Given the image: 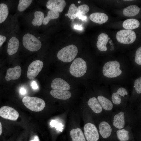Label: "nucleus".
Segmentation results:
<instances>
[{
  "instance_id": "obj_4",
  "label": "nucleus",
  "mask_w": 141,
  "mask_h": 141,
  "mask_svg": "<svg viewBox=\"0 0 141 141\" xmlns=\"http://www.w3.org/2000/svg\"><path fill=\"white\" fill-rule=\"evenodd\" d=\"M78 50L74 45H70L65 47L58 52L57 57L60 60L65 62L72 61L77 55Z\"/></svg>"
},
{
  "instance_id": "obj_24",
  "label": "nucleus",
  "mask_w": 141,
  "mask_h": 141,
  "mask_svg": "<svg viewBox=\"0 0 141 141\" xmlns=\"http://www.w3.org/2000/svg\"><path fill=\"white\" fill-rule=\"evenodd\" d=\"M70 134L72 141H86L83 132L80 128L72 130Z\"/></svg>"
},
{
  "instance_id": "obj_2",
  "label": "nucleus",
  "mask_w": 141,
  "mask_h": 141,
  "mask_svg": "<svg viewBox=\"0 0 141 141\" xmlns=\"http://www.w3.org/2000/svg\"><path fill=\"white\" fill-rule=\"evenodd\" d=\"M22 16L28 29L33 31L42 25L45 17L43 11L36 9L31 10Z\"/></svg>"
},
{
  "instance_id": "obj_26",
  "label": "nucleus",
  "mask_w": 141,
  "mask_h": 141,
  "mask_svg": "<svg viewBox=\"0 0 141 141\" xmlns=\"http://www.w3.org/2000/svg\"><path fill=\"white\" fill-rule=\"evenodd\" d=\"M140 25L139 21L134 19L125 20L123 22V27L126 30H131L138 28Z\"/></svg>"
},
{
  "instance_id": "obj_5",
  "label": "nucleus",
  "mask_w": 141,
  "mask_h": 141,
  "mask_svg": "<svg viewBox=\"0 0 141 141\" xmlns=\"http://www.w3.org/2000/svg\"><path fill=\"white\" fill-rule=\"evenodd\" d=\"M22 102L27 108L35 112L41 111L45 106V101L38 97L25 96L23 98Z\"/></svg>"
},
{
  "instance_id": "obj_10",
  "label": "nucleus",
  "mask_w": 141,
  "mask_h": 141,
  "mask_svg": "<svg viewBox=\"0 0 141 141\" xmlns=\"http://www.w3.org/2000/svg\"><path fill=\"white\" fill-rule=\"evenodd\" d=\"M43 63L41 60H36L29 65L27 73V78L30 79L35 78L41 70L43 66Z\"/></svg>"
},
{
  "instance_id": "obj_6",
  "label": "nucleus",
  "mask_w": 141,
  "mask_h": 141,
  "mask_svg": "<svg viewBox=\"0 0 141 141\" xmlns=\"http://www.w3.org/2000/svg\"><path fill=\"white\" fill-rule=\"evenodd\" d=\"M87 69L86 62L81 58H78L73 61L70 66L69 72L73 76L76 77L83 76Z\"/></svg>"
},
{
  "instance_id": "obj_18",
  "label": "nucleus",
  "mask_w": 141,
  "mask_h": 141,
  "mask_svg": "<svg viewBox=\"0 0 141 141\" xmlns=\"http://www.w3.org/2000/svg\"><path fill=\"white\" fill-rule=\"evenodd\" d=\"M50 93L54 98L63 100L68 99L71 96L70 92L67 90L53 89L50 91Z\"/></svg>"
},
{
  "instance_id": "obj_9",
  "label": "nucleus",
  "mask_w": 141,
  "mask_h": 141,
  "mask_svg": "<svg viewBox=\"0 0 141 141\" xmlns=\"http://www.w3.org/2000/svg\"><path fill=\"white\" fill-rule=\"evenodd\" d=\"M84 134L87 141H97L99 136L96 126L91 123H88L84 126Z\"/></svg>"
},
{
  "instance_id": "obj_22",
  "label": "nucleus",
  "mask_w": 141,
  "mask_h": 141,
  "mask_svg": "<svg viewBox=\"0 0 141 141\" xmlns=\"http://www.w3.org/2000/svg\"><path fill=\"white\" fill-rule=\"evenodd\" d=\"M127 94V92L125 89L120 88L116 92L113 93L112 95L111 99L113 103L116 105L120 104L121 102V97H124L125 95Z\"/></svg>"
},
{
  "instance_id": "obj_43",
  "label": "nucleus",
  "mask_w": 141,
  "mask_h": 141,
  "mask_svg": "<svg viewBox=\"0 0 141 141\" xmlns=\"http://www.w3.org/2000/svg\"><path fill=\"white\" fill-rule=\"evenodd\" d=\"M112 40H110V41H109V43H110V44L111 45H113V43H112Z\"/></svg>"
},
{
  "instance_id": "obj_25",
  "label": "nucleus",
  "mask_w": 141,
  "mask_h": 141,
  "mask_svg": "<svg viewBox=\"0 0 141 141\" xmlns=\"http://www.w3.org/2000/svg\"><path fill=\"white\" fill-rule=\"evenodd\" d=\"M140 8L136 5H131L124 8L123 14L125 16L131 17L137 15L139 12Z\"/></svg>"
},
{
  "instance_id": "obj_7",
  "label": "nucleus",
  "mask_w": 141,
  "mask_h": 141,
  "mask_svg": "<svg viewBox=\"0 0 141 141\" xmlns=\"http://www.w3.org/2000/svg\"><path fill=\"white\" fill-rule=\"evenodd\" d=\"M120 67L119 63L116 61L107 62L105 64L103 68V75L110 78L119 76L122 73Z\"/></svg>"
},
{
  "instance_id": "obj_28",
  "label": "nucleus",
  "mask_w": 141,
  "mask_h": 141,
  "mask_svg": "<svg viewBox=\"0 0 141 141\" xmlns=\"http://www.w3.org/2000/svg\"><path fill=\"white\" fill-rule=\"evenodd\" d=\"M60 15L59 13L51 10H49L46 16L44 17L43 22V24L44 25H47L51 20L58 18Z\"/></svg>"
},
{
  "instance_id": "obj_30",
  "label": "nucleus",
  "mask_w": 141,
  "mask_h": 141,
  "mask_svg": "<svg viewBox=\"0 0 141 141\" xmlns=\"http://www.w3.org/2000/svg\"><path fill=\"white\" fill-rule=\"evenodd\" d=\"M78 11L77 7L74 3L70 6L68 12V16L71 19L73 20L77 17Z\"/></svg>"
},
{
  "instance_id": "obj_37",
  "label": "nucleus",
  "mask_w": 141,
  "mask_h": 141,
  "mask_svg": "<svg viewBox=\"0 0 141 141\" xmlns=\"http://www.w3.org/2000/svg\"><path fill=\"white\" fill-rule=\"evenodd\" d=\"M20 93L22 95H24L26 93V90L24 88H21L20 90Z\"/></svg>"
},
{
  "instance_id": "obj_46",
  "label": "nucleus",
  "mask_w": 141,
  "mask_h": 141,
  "mask_svg": "<svg viewBox=\"0 0 141 141\" xmlns=\"http://www.w3.org/2000/svg\"><path fill=\"white\" fill-rule=\"evenodd\" d=\"M110 39V38H109V39Z\"/></svg>"
},
{
  "instance_id": "obj_32",
  "label": "nucleus",
  "mask_w": 141,
  "mask_h": 141,
  "mask_svg": "<svg viewBox=\"0 0 141 141\" xmlns=\"http://www.w3.org/2000/svg\"><path fill=\"white\" fill-rule=\"evenodd\" d=\"M134 87L137 93L138 94L141 93V77L137 79L134 82Z\"/></svg>"
},
{
  "instance_id": "obj_12",
  "label": "nucleus",
  "mask_w": 141,
  "mask_h": 141,
  "mask_svg": "<svg viewBox=\"0 0 141 141\" xmlns=\"http://www.w3.org/2000/svg\"><path fill=\"white\" fill-rule=\"evenodd\" d=\"M19 116L17 111L11 107L4 106L0 108V116L4 119L16 121Z\"/></svg>"
},
{
  "instance_id": "obj_13",
  "label": "nucleus",
  "mask_w": 141,
  "mask_h": 141,
  "mask_svg": "<svg viewBox=\"0 0 141 141\" xmlns=\"http://www.w3.org/2000/svg\"><path fill=\"white\" fill-rule=\"evenodd\" d=\"M66 5L64 0H49L46 3L47 8L58 13L62 12Z\"/></svg>"
},
{
  "instance_id": "obj_14",
  "label": "nucleus",
  "mask_w": 141,
  "mask_h": 141,
  "mask_svg": "<svg viewBox=\"0 0 141 141\" xmlns=\"http://www.w3.org/2000/svg\"><path fill=\"white\" fill-rule=\"evenodd\" d=\"M33 0H19L17 1L16 13L14 15L17 18L22 15L24 11L33 4Z\"/></svg>"
},
{
  "instance_id": "obj_38",
  "label": "nucleus",
  "mask_w": 141,
  "mask_h": 141,
  "mask_svg": "<svg viewBox=\"0 0 141 141\" xmlns=\"http://www.w3.org/2000/svg\"><path fill=\"white\" fill-rule=\"evenodd\" d=\"M78 17L80 19H81L82 20H85L87 18V17L85 16H84L82 15L78 14Z\"/></svg>"
},
{
  "instance_id": "obj_29",
  "label": "nucleus",
  "mask_w": 141,
  "mask_h": 141,
  "mask_svg": "<svg viewBox=\"0 0 141 141\" xmlns=\"http://www.w3.org/2000/svg\"><path fill=\"white\" fill-rule=\"evenodd\" d=\"M129 132L124 129L118 130L116 131L117 137L120 141H126L129 139Z\"/></svg>"
},
{
  "instance_id": "obj_19",
  "label": "nucleus",
  "mask_w": 141,
  "mask_h": 141,
  "mask_svg": "<svg viewBox=\"0 0 141 141\" xmlns=\"http://www.w3.org/2000/svg\"><path fill=\"white\" fill-rule=\"evenodd\" d=\"M125 116L123 112L121 111L115 115L114 117L113 125L118 129H122L125 125Z\"/></svg>"
},
{
  "instance_id": "obj_11",
  "label": "nucleus",
  "mask_w": 141,
  "mask_h": 141,
  "mask_svg": "<svg viewBox=\"0 0 141 141\" xmlns=\"http://www.w3.org/2000/svg\"><path fill=\"white\" fill-rule=\"evenodd\" d=\"M17 1H10L8 4L0 3V24L4 22L9 16L10 11L15 6Z\"/></svg>"
},
{
  "instance_id": "obj_20",
  "label": "nucleus",
  "mask_w": 141,
  "mask_h": 141,
  "mask_svg": "<svg viewBox=\"0 0 141 141\" xmlns=\"http://www.w3.org/2000/svg\"><path fill=\"white\" fill-rule=\"evenodd\" d=\"M90 20L94 22L101 24L107 22L108 17L105 14L99 12L93 13L89 16Z\"/></svg>"
},
{
  "instance_id": "obj_21",
  "label": "nucleus",
  "mask_w": 141,
  "mask_h": 141,
  "mask_svg": "<svg viewBox=\"0 0 141 141\" xmlns=\"http://www.w3.org/2000/svg\"><path fill=\"white\" fill-rule=\"evenodd\" d=\"M98 40L96 45L98 50L101 51H107L106 44L109 40L108 36L105 33H101L98 36Z\"/></svg>"
},
{
  "instance_id": "obj_17",
  "label": "nucleus",
  "mask_w": 141,
  "mask_h": 141,
  "mask_svg": "<svg viewBox=\"0 0 141 141\" xmlns=\"http://www.w3.org/2000/svg\"><path fill=\"white\" fill-rule=\"evenodd\" d=\"M99 132L102 137L106 138L111 135L112 129L109 124L105 121H102L99 125Z\"/></svg>"
},
{
  "instance_id": "obj_40",
  "label": "nucleus",
  "mask_w": 141,
  "mask_h": 141,
  "mask_svg": "<svg viewBox=\"0 0 141 141\" xmlns=\"http://www.w3.org/2000/svg\"><path fill=\"white\" fill-rule=\"evenodd\" d=\"M74 27L75 29L78 30H81L83 29V28L81 25H75L74 26Z\"/></svg>"
},
{
  "instance_id": "obj_41",
  "label": "nucleus",
  "mask_w": 141,
  "mask_h": 141,
  "mask_svg": "<svg viewBox=\"0 0 141 141\" xmlns=\"http://www.w3.org/2000/svg\"><path fill=\"white\" fill-rule=\"evenodd\" d=\"M30 141H39V140L38 136H35L34 137L33 139L31 140Z\"/></svg>"
},
{
  "instance_id": "obj_35",
  "label": "nucleus",
  "mask_w": 141,
  "mask_h": 141,
  "mask_svg": "<svg viewBox=\"0 0 141 141\" xmlns=\"http://www.w3.org/2000/svg\"><path fill=\"white\" fill-rule=\"evenodd\" d=\"M55 128L57 130H58L61 132L63 129V125L61 123H57L55 126Z\"/></svg>"
},
{
  "instance_id": "obj_1",
  "label": "nucleus",
  "mask_w": 141,
  "mask_h": 141,
  "mask_svg": "<svg viewBox=\"0 0 141 141\" xmlns=\"http://www.w3.org/2000/svg\"><path fill=\"white\" fill-rule=\"evenodd\" d=\"M40 38L34 31L29 29L20 34L21 44L26 49L31 52L37 51L41 48L42 43Z\"/></svg>"
},
{
  "instance_id": "obj_16",
  "label": "nucleus",
  "mask_w": 141,
  "mask_h": 141,
  "mask_svg": "<svg viewBox=\"0 0 141 141\" xmlns=\"http://www.w3.org/2000/svg\"><path fill=\"white\" fill-rule=\"evenodd\" d=\"M21 69L19 66L13 68H9L7 70L5 77V80L9 81L11 80H16L19 78L21 75Z\"/></svg>"
},
{
  "instance_id": "obj_39",
  "label": "nucleus",
  "mask_w": 141,
  "mask_h": 141,
  "mask_svg": "<svg viewBox=\"0 0 141 141\" xmlns=\"http://www.w3.org/2000/svg\"><path fill=\"white\" fill-rule=\"evenodd\" d=\"M57 122L56 121L52 120L50 123V125L52 127H55Z\"/></svg>"
},
{
  "instance_id": "obj_23",
  "label": "nucleus",
  "mask_w": 141,
  "mask_h": 141,
  "mask_svg": "<svg viewBox=\"0 0 141 141\" xmlns=\"http://www.w3.org/2000/svg\"><path fill=\"white\" fill-rule=\"evenodd\" d=\"M87 104L92 110L95 113H101L103 108L97 99L95 97L90 98L87 102Z\"/></svg>"
},
{
  "instance_id": "obj_42",
  "label": "nucleus",
  "mask_w": 141,
  "mask_h": 141,
  "mask_svg": "<svg viewBox=\"0 0 141 141\" xmlns=\"http://www.w3.org/2000/svg\"><path fill=\"white\" fill-rule=\"evenodd\" d=\"M2 132V127L1 122H0V136Z\"/></svg>"
},
{
  "instance_id": "obj_36",
  "label": "nucleus",
  "mask_w": 141,
  "mask_h": 141,
  "mask_svg": "<svg viewBox=\"0 0 141 141\" xmlns=\"http://www.w3.org/2000/svg\"><path fill=\"white\" fill-rule=\"evenodd\" d=\"M31 86L32 88L34 89H37L38 88V85L35 81H33L31 84Z\"/></svg>"
},
{
  "instance_id": "obj_27",
  "label": "nucleus",
  "mask_w": 141,
  "mask_h": 141,
  "mask_svg": "<svg viewBox=\"0 0 141 141\" xmlns=\"http://www.w3.org/2000/svg\"><path fill=\"white\" fill-rule=\"evenodd\" d=\"M97 99L102 108L108 111L111 110L113 107L112 102L105 97L101 95L98 96Z\"/></svg>"
},
{
  "instance_id": "obj_33",
  "label": "nucleus",
  "mask_w": 141,
  "mask_h": 141,
  "mask_svg": "<svg viewBox=\"0 0 141 141\" xmlns=\"http://www.w3.org/2000/svg\"><path fill=\"white\" fill-rule=\"evenodd\" d=\"M135 61L138 64L141 65V47L139 48L137 50L135 54Z\"/></svg>"
},
{
  "instance_id": "obj_34",
  "label": "nucleus",
  "mask_w": 141,
  "mask_h": 141,
  "mask_svg": "<svg viewBox=\"0 0 141 141\" xmlns=\"http://www.w3.org/2000/svg\"><path fill=\"white\" fill-rule=\"evenodd\" d=\"M10 34H2L0 33V48L7 40L8 39Z\"/></svg>"
},
{
  "instance_id": "obj_45",
  "label": "nucleus",
  "mask_w": 141,
  "mask_h": 141,
  "mask_svg": "<svg viewBox=\"0 0 141 141\" xmlns=\"http://www.w3.org/2000/svg\"><path fill=\"white\" fill-rule=\"evenodd\" d=\"M65 15L66 16H68V14H66Z\"/></svg>"
},
{
  "instance_id": "obj_31",
  "label": "nucleus",
  "mask_w": 141,
  "mask_h": 141,
  "mask_svg": "<svg viewBox=\"0 0 141 141\" xmlns=\"http://www.w3.org/2000/svg\"><path fill=\"white\" fill-rule=\"evenodd\" d=\"M78 14L83 15L87 13L89 11V8L86 4H83L77 7Z\"/></svg>"
},
{
  "instance_id": "obj_3",
  "label": "nucleus",
  "mask_w": 141,
  "mask_h": 141,
  "mask_svg": "<svg viewBox=\"0 0 141 141\" xmlns=\"http://www.w3.org/2000/svg\"><path fill=\"white\" fill-rule=\"evenodd\" d=\"M20 33L17 22L11 31L8 39L7 51L9 55L12 56L17 52L21 44Z\"/></svg>"
},
{
  "instance_id": "obj_44",
  "label": "nucleus",
  "mask_w": 141,
  "mask_h": 141,
  "mask_svg": "<svg viewBox=\"0 0 141 141\" xmlns=\"http://www.w3.org/2000/svg\"><path fill=\"white\" fill-rule=\"evenodd\" d=\"M80 2H81V1H78V3H80Z\"/></svg>"
},
{
  "instance_id": "obj_15",
  "label": "nucleus",
  "mask_w": 141,
  "mask_h": 141,
  "mask_svg": "<svg viewBox=\"0 0 141 141\" xmlns=\"http://www.w3.org/2000/svg\"><path fill=\"white\" fill-rule=\"evenodd\" d=\"M51 87L53 89L68 91L70 89L69 84L66 81L60 78L54 79L52 81Z\"/></svg>"
},
{
  "instance_id": "obj_8",
  "label": "nucleus",
  "mask_w": 141,
  "mask_h": 141,
  "mask_svg": "<svg viewBox=\"0 0 141 141\" xmlns=\"http://www.w3.org/2000/svg\"><path fill=\"white\" fill-rule=\"evenodd\" d=\"M116 38L120 43L130 44L135 41L136 35L135 33L133 31L123 30H120L117 33Z\"/></svg>"
}]
</instances>
